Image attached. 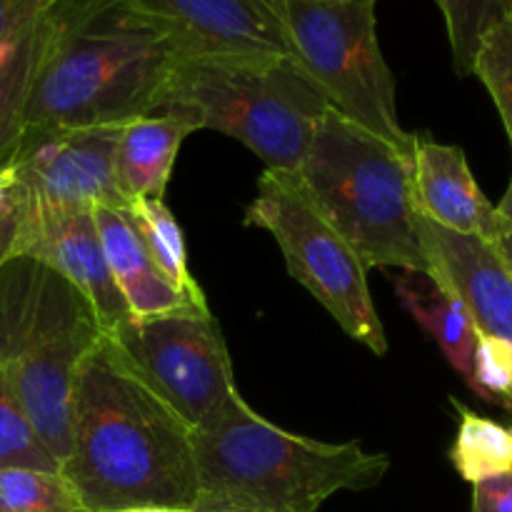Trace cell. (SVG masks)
Returning a JSON list of instances; mask_svg holds the SVG:
<instances>
[{
    "instance_id": "18",
    "label": "cell",
    "mask_w": 512,
    "mask_h": 512,
    "mask_svg": "<svg viewBox=\"0 0 512 512\" xmlns=\"http://www.w3.org/2000/svg\"><path fill=\"white\" fill-rule=\"evenodd\" d=\"M450 403L460 415L458 435H455L453 448H450V463L458 470L460 478L468 480V483H480L485 478L510 473L512 428L493 418L478 415L460 400L450 398Z\"/></svg>"
},
{
    "instance_id": "23",
    "label": "cell",
    "mask_w": 512,
    "mask_h": 512,
    "mask_svg": "<svg viewBox=\"0 0 512 512\" xmlns=\"http://www.w3.org/2000/svg\"><path fill=\"white\" fill-rule=\"evenodd\" d=\"M445 18L455 73L473 75V60L483 35L508 15V0H433Z\"/></svg>"
},
{
    "instance_id": "8",
    "label": "cell",
    "mask_w": 512,
    "mask_h": 512,
    "mask_svg": "<svg viewBox=\"0 0 512 512\" xmlns=\"http://www.w3.org/2000/svg\"><path fill=\"white\" fill-rule=\"evenodd\" d=\"M243 223L273 235L290 275L308 288L350 338L375 355L388 353V335L368 288V268L310 203L293 173L265 170Z\"/></svg>"
},
{
    "instance_id": "15",
    "label": "cell",
    "mask_w": 512,
    "mask_h": 512,
    "mask_svg": "<svg viewBox=\"0 0 512 512\" xmlns=\"http://www.w3.org/2000/svg\"><path fill=\"white\" fill-rule=\"evenodd\" d=\"M93 220L110 275L133 318L143 320L180 310H208L205 293H188L160 273L140 240L128 208L95 205Z\"/></svg>"
},
{
    "instance_id": "27",
    "label": "cell",
    "mask_w": 512,
    "mask_h": 512,
    "mask_svg": "<svg viewBox=\"0 0 512 512\" xmlns=\"http://www.w3.org/2000/svg\"><path fill=\"white\" fill-rule=\"evenodd\" d=\"M470 512H512V470L473 483Z\"/></svg>"
},
{
    "instance_id": "12",
    "label": "cell",
    "mask_w": 512,
    "mask_h": 512,
    "mask_svg": "<svg viewBox=\"0 0 512 512\" xmlns=\"http://www.w3.org/2000/svg\"><path fill=\"white\" fill-rule=\"evenodd\" d=\"M163 25L180 58H293L265 0H128Z\"/></svg>"
},
{
    "instance_id": "22",
    "label": "cell",
    "mask_w": 512,
    "mask_h": 512,
    "mask_svg": "<svg viewBox=\"0 0 512 512\" xmlns=\"http://www.w3.org/2000/svg\"><path fill=\"white\" fill-rule=\"evenodd\" d=\"M33 468L63 473L60 463L48 453L20 405L8 375L0 368V470Z\"/></svg>"
},
{
    "instance_id": "13",
    "label": "cell",
    "mask_w": 512,
    "mask_h": 512,
    "mask_svg": "<svg viewBox=\"0 0 512 512\" xmlns=\"http://www.w3.org/2000/svg\"><path fill=\"white\" fill-rule=\"evenodd\" d=\"M428 273L458 295L475 330L512 343V273L493 245L453 233L415 213Z\"/></svg>"
},
{
    "instance_id": "11",
    "label": "cell",
    "mask_w": 512,
    "mask_h": 512,
    "mask_svg": "<svg viewBox=\"0 0 512 512\" xmlns=\"http://www.w3.org/2000/svg\"><path fill=\"white\" fill-rule=\"evenodd\" d=\"M15 255L40 260L73 283L95 310L103 333L133 318L110 275L93 210L5 215L0 263Z\"/></svg>"
},
{
    "instance_id": "30",
    "label": "cell",
    "mask_w": 512,
    "mask_h": 512,
    "mask_svg": "<svg viewBox=\"0 0 512 512\" xmlns=\"http://www.w3.org/2000/svg\"><path fill=\"white\" fill-rule=\"evenodd\" d=\"M8 183H10L8 168H3L0 170V233H3L5 215H8Z\"/></svg>"
},
{
    "instance_id": "19",
    "label": "cell",
    "mask_w": 512,
    "mask_h": 512,
    "mask_svg": "<svg viewBox=\"0 0 512 512\" xmlns=\"http://www.w3.org/2000/svg\"><path fill=\"white\" fill-rule=\"evenodd\" d=\"M125 208H128L130 218L138 228V235L143 240L145 250H148L150 260L158 265L160 273L178 288L188 290V293H203L198 280L190 275L183 228L175 220V215L170 213L168 205L163 200L143 198L133 200Z\"/></svg>"
},
{
    "instance_id": "32",
    "label": "cell",
    "mask_w": 512,
    "mask_h": 512,
    "mask_svg": "<svg viewBox=\"0 0 512 512\" xmlns=\"http://www.w3.org/2000/svg\"><path fill=\"white\" fill-rule=\"evenodd\" d=\"M508 10L512 13V0H508Z\"/></svg>"
},
{
    "instance_id": "24",
    "label": "cell",
    "mask_w": 512,
    "mask_h": 512,
    "mask_svg": "<svg viewBox=\"0 0 512 512\" xmlns=\"http://www.w3.org/2000/svg\"><path fill=\"white\" fill-rule=\"evenodd\" d=\"M473 75L488 88L512 143V13L503 15L478 45Z\"/></svg>"
},
{
    "instance_id": "31",
    "label": "cell",
    "mask_w": 512,
    "mask_h": 512,
    "mask_svg": "<svg viewBox=\"0 0 512 512\" xmlns=\"http://www.w3.org/2000/svg\"><path fill=\"white\" fill-rule=\"evenodd\" d=\"M120 512H190L183 508H133V510H120Z\"/></svg>"
},
{
    "instance_id": "28",
    "label": "cell",
    "mask_w": 512,
    "mask_h": 512,
    "mask_svg": "<svg viewBox=\"0 0 512 512\" xmlns=\"http://www.w3.org/2000/svg\"><path fill=\"white\" fill-rule=\"evenodd\" d=\"M495 215H498V230H495L493 250L500 255L508 270L512 273V180L510 188L505 190L500 205H495Z\"/></svg>"
},
{
    "instance_id": "21",
    "label": "cell",
    "mask_w": 512,
    "mask_h": 512,
    "mask_svg": "<svg viewBox=\"0 0 512 512\" xmlns=\"http://www.w3.org/2000/svg\"><path fill=\"white\" fill-rule=\"evenodd\" d=\"M0 512H85L63 473L33 468L0 470Z\"/></svg>"
},
{
    "instance_id": "1",
    "label": "cell",
    "mask_w": 512,
    "mask_h": 512,
    "mask_svg": "<svg viewBox=\"0 0 512 512\" xmlns=\"http://www.w3.org/2000/svg\"><path fill=\"white\" fill-rule=\"evenodd\" d=\"M63 475L85 512L198 500L193 428L125 365L108 335L78 365Z\"/></svg>"
},
{
    "instance_id": "14",
    "label": "cell",
    "mask_w": 512,
    "mask_h": 512,
    "mask_svg": "<svg viewBox=\"0 0 512 512\" xmlns=\"http://www.w3.org/2000/svg\"><path fill=\"white\" fill-rule=\"evenodd\" d=\"M415 213L453 233L493 245L498 230L495 205L485 198L470 170L465 150L435 140H415L413 153Z\"/></svg>"
},
{
    "instance_id": "9",
    "label": "cell",
    "mask_w": 512,
    "mask_h": 512,
    "mask_svg": "<svg viewBox=\"0 0 512 512\" xmlns=\"http://www.w3.org/2000/svg\"><path fill=\"white\" fill-rule=\"evenodd\" d=\"M105 335L125 365L193 430L240 395L228 345L210 308L130 318Z\"/></svg>"
},
{
    "instance_id": "6",
    "label": "cell",
    "mask_w": 512,
    "mask_h": 512,
    "mask_svg": "<svg viewBox=\"0 0 512 512\" xmlns=\"http://www.w3.org/2000/svg\"><path fill=\"white\" fill-rule=\"evenodd\" d=\"M158 110H180L200 130L235 138L265 170L298 173L333 105L293 58H180Z\"/></svg>"
},
{
    "instance_id": "16",
    "label": "cell",
    "mask_w": 512,
    "mask_h": 512,
    "mask_svg": "<svg viewBox=\"0 0 512 512\" xmlns=\"http://www.w3.org/2000/svg\"><path fill=\"white\" fill-rule=\"evenodd\" d=\"M195 130H200L195 118L180 110H155L120 128L115 185L125 203L143 198L163 200L180 145Z\"/></svg>"
},
{
    "instance_id": "26",
    "label": "cell",
    "mask_w": 512,
    "mask_h": 512,
    "mask_svg": "<svg viewBox=\"0 0 512 512\" xmlns=\"http://www.w3.org/2000/svg\"><path fill=\"white\" fill-rule=\"evenodd\" d=\"M53 3L55 0H0V65L10 58L20 35Z\"/></svg>"
},
{
    "instance_id": "2",
    "label": "cell",
    "mask_w": 512,
    "mask_h": 512,
    "mask_svg": "<svg viewBox=\"0 0 512 512\" xmlns=\"http://www.w3.org/2000/svg\"><path fill=\"white\" fill-rule=\"evenodd\" d=\"M178 60L168 30L128 0H55L43 15L20 140L155 113Z\"/></svg>"
},
{
    "instance_id": "20",
    "label": "cell",
    "mask_w": 512,
    "mask_h": 512,
    "mask_svg": "<svg viewBox=\"0 0 512 512\" xmlns=\"http://www.w3.org/2000/svg\"><path fill=\"white\" fill-rule=\"evenodd\" d=\"M43 15L20 35L10 58L0 65V170L8 168L18 148L25 98H28L30 78H33L40 50V35H43Z\"/></svg>"
},
{
    "instance_id": "10",
    "label": "cell",
    "mask_w": 512,
    "mask_h": 512,
    "mask_svg": "<svg viewBox=\"0 0 512 512\" xmlns=\"http://www.w3.org/2000/svg\"><path fill=\"white\" fill-rule=\"evenodd\" d=\"M120 128L100 125L18 140L8 165V215L125 208L115 185Z\"/></svg>"
},
{
    "instance_id": "25",
    "label": "cell",
    "mask_w": 512,
    "mask_h": 512,
    "mask_svg": "<svg viewBox=\"0 0 512 512\" xmlns=\"http://www.w3.org/2000/svg\"><path fill=\"white\" fill-rule=\"evenodd\" d=\"M473 390L483 400L498 403L512 415V343L478 333Z\"/></svg>"
},
{
    "instance_id": "5",
    "label": "cell",
    "mask_w": 512,
    "mask_h": 512,
    "mask_svg": "<svg viewBox=\"0 0 512 512\" xmlns=\"http://www.w3.org/2000/svg\"><path fill=\"white\" fill-rule=\"evenodd\" d=\"M293 175L365 268L428 273L415 228L413 158L330 110Z\"/></svg>"
},
{
    "instance_id": "4",
    "label": "cell",
    "mask_w": 512,
    "mask_h": 512,
    "mask_svg": "<svg viewBox=\"0 0 512 512\" xmlns=\"http://www.w3.org/2000/svg\"><path fill=\"white\" fill-rule=\"evenodd\" d=\"M103 335L95 310L58 270L28 255L0 263V368L60 470L75 373Z\"/></svg>"
},
{
    "instance_id": "17",
    "label": "cell",
    "mask_w": 512,
    "mask_h": 512,
    "mask_svg": "<svg viewBox=\"0 0 512 512\" xmlns=\"http://www.w3.org/2000/svg\"><path fill=\"white\" fill-rule=\"evenodd\" d=\"M393 288L410 315L433 335L448 363L473 388L478 330L463 300L443 288L433 275L418 273V270H400L398 278L393 280Z\"/></svg>"
},
{
    "instance_id": "29",
    "label": "cell",
    "mask_w": 512,
    "mask_h": 512,
    "mask_svg": "<svg viewBox=\"0 0 512 512\" xmlns=\"http://www.w3.org/2000/svg\"><path fill=\"white\" fill-rule=\"evenodd\" d=\"M190 512H270L258 505L248 503V500L230 498V495H218V493H203L200 490L198 500L193 503Z\"/></svg>"
},
{
    "instance_id": "3",
    "label": "cell",
    "mask_w": 512,
    "mask_h": 512,
    "mask_svg": "<svg viewBox=\"0 0 512 512\" xmlns=\"http://www.w3.org/2000/svg\"><path fill=\"white\" fill-rule=\"evenodd\" d=\"M203 493L248 500L270 512H318L343 490L375 488L390 470L385 453L358 440L323 443L295 435L235 395L210 423L193 430Z\"/></svg>"
},
{
    "instance_id": "7",
    "label": "cell",
    "mask_w": 512,
    "mask_h": 512,
    "mask_svg": "<svg viewBox=\"0 0 512 512\" xmlns=\"http://www.w3.org/2000/svg\"><path fill=\"white\" fill-rule=\"evenodd\" d=\"M288 35L293 60L335 113L413 158L418 135L403 128L395 78L378 40V0H265Z\"/></svg>"
}]
</instances>
